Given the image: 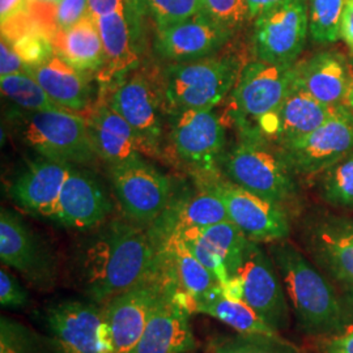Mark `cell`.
I'll return each instance as SVG.
<instances>
[{"instance_id":"obj_1","label":"cell","mask_w":353,"mask_h":353,"mask_svg":"<svg viewBox=\"0 0 353 353\" xmlns=\"http://www.w3.org/2000/svg\"><path fill=\"white\" fill-rule=\"evenodd\" d=\"M161 245L151 230L113 220L85 241L75 261V280L87 299L105 305L144 278Z\"/></svg>"},{"instance_id":"obj_2","label":"cell","mask_w":353,"mask_h":353,"mask_svg":"<svg viewBox=\"0 0 353 353\" xmlns=\"http://www.w3.org/2000/svg\"><path fill=\"white\" fill-rule=\"evenodd\" d=\"M268 254L278 268L290 309L303 334L322 339L352 326V312L303 252L288 241L272 242Z\"/></svg>"},{"instance_id":"obj_3","label":"cell","mask_w":353,"mask_h":353,"mask_svg":"<svg viewBox=\"0 0 353 353\" xmlns=\"http://www.w3.org/2000/svg\"><path fill=\"white\" fill-rule=\"evenodd\" d=\"M181 290L176 262L163 243L151 271L130 290L102 305V353H132L166 294Z\"/></svg>"},{"instance_id":"obj_4","label":"cell","mask_w":353,"mask_h":353,"mask_svg":"<svg viewBox=\"0 0 353 353\" xmlns=\"http://www.w3.org/2000/svg\"><path fill=\"white\" fill-rule=\"evenodd\" d=\"M294 64L255 61L241 70L232 94L230 115L242 139L275 143L279 109L294 85Z\"/></svg>"},{"instance_id":"obj_5","label":"cell","mask_w":353,"mask_h":353,"mask_svg":"<svg viewBox=\"0 0 353 353\" xmlns=\"http://www.w3.org/2000/svg\"><path fill=\"white\" fill-rule=\"evenodd\" d=\"M14 131L20 140L42 157L72 165L88 164L97 151L88 122L67 109L13 113Z\"/></svg>"},{"instance_id":"obj_6","label":"cell","mask_w":353,"mask_h":353,"mask_svg":"<svg viewBox=\"0 0 353 353\" xmlns=\"http://www.w3.org/2000/svg\"><path fill=\"white\" fill-rule=\"evenodd\" d=\"M240 74L239 59L233 55L174 64L166 75V101L174 112L212 110L234 88Z\"/></svg>"},{"instance_id":"obj_7","label":"cell","mask_w":353,"mask_h":353,"mask_svg":"<svg viewBox=\"0 0 353 353\" xmlns=\"http://www.w3.org/2000/svg\"><path fill=\"white\" fill-rule=\"evenodd\" d=\"M223 163L230 182L267 201L285 208L297 196L294 174L280 150L265 140L241 139Z\"/></svg>"},{"instance_id":"obj_8","label":"cell","mask_w":353,"mask_h":353,"mask_svg":"<svg viewBox=\"0 0 353 353\" xmlns=\"http://www.w3.org/2000/svg\"><path fill=\"white\" fill-rule=\"evenodd\" d=\"M294 176H313L325 173L353 151V114L345 105L314 131L279 145Z\"/></svg>"},{"instance_id":"obj_9","label":"cell","mask_w":353,"mask_h":353,"mask_svg":"<svg viewBox=\"0 0 353 353\" xmlns=\"http://www.w3.org/2000/svg\"><path fill=\"white\" fill-rule=\"evenodd\" d=\"M309 34L306 0H284L255 17L252 43L258 61L292 65Z\"/></svg>"},{"instance_id":"obj_10","label":"cell","mask_w":353,"mask_h":353,"mask_svg":"<svg viewBox=\"0 0 353 353\" xmlns=\"http://www.w3.org/2000/svg\"><path fill=\"white\" fill-rule=\"evenodd\" d=\"M114 191L127 217L138 225H152L170 204L172 183L141 156L110 166Z\"/></svg>"},{"instance_id":"obj_11","label":"cell","mask_w":353,"mask_h":353,"mask_svg":"<svg viewBox=\"0 0 353 353\" xmlns=\"http://www.w3.org/2000/svg\"><path fill=\"white\" fill-rule=\"evenodd\" d=\"M303 246L313 263L341 285L353 290V219L319 212L305 221Z\"/></svg>"},{"instance_id":"obj_12","label":"cell","mask_w":353,"mask_h":353,"mask_svg":"<svg viewBox=\"0 0 353 353\" xmlns=\"http://www.w3.org/2000/svg\"><path fill=\"white\" fill-rule=\"evenodd\" d=\"M172 143L178 157L205 182L217 179L216 173L224 160L225 130L212 110H181L172 119Z\"/></svg>"},{"instance_id":"obj_13","label":"cell","mask_w":353,"mask_h":353,"mask_svg":"<svg viewBox=\"0 0 353 353\" xmlns=\"http://www.w3.org/2000/svg\"><path fill=\"white\" fill-rule=\"evenodd\" d=\"M237 274L243 283V301L278 332L290 327V305L278 268L258 242L249 241Z\"/></svg>"},{"instance_id":"obj_14","label":"cell","mask_w":353,"mask_h":353,"mask_svg":"<svg viewBox=\"0 0 353 353\" xmlns=\"http://www.w3.org/2000/svg\"><path fill=\"white\" fill-rule=\"evenodd\" d=\"M0 259L37 290H50L57 281L50 252L19 214L6 208L0 211Z\"/></svg>"},{"instance_id":"obj_15","label":"cell","mask_w":353,"mask_h":353,"mask_svg":"<svg viewBox=\"0 0 353 353\" xmlns=\"http://www.w3.org/2000/svg\"><path fill=\"white\" fill-rule=\"evenodd\" d=\"M214 185L225 203L229 220L240 228L248 240L272 243L290 236V217L284 207L230 181L217 179Z\"/></svg>"},{"instance_id":"obj_16","label":"cell","mask_w":353,"mask_h":353,"mask_svg":"<svg viewBox=\"0 0 353 353\" xmlns=\"http://www.w3.org/2000/svg\"><path fill=\"white\" fill-rule=\"evenodd\" d=\"M102 307L97 303L63 301L45 310L51 353H102Z\"/></svg>"},{"instance_id":"obj_17","label":"cell","mask_w":353,"mask_h":353,"mask_svg":"<svg viewBox=\"0 0 353 353\" xmlns=\"http://www.w3.org/2000/svg\"><path fill=\"white\" fill-rule=\"evenodd\" d=\"M233 34V30L198 12L178 24L157 30L154 46L166 61L185 63L214 55Z\"/></svg>"},{"instance_id":"obj_18","label":"cell","mask_w":353,"mask_h":353,"mask_svg":"<svg viewBox=\"0 0 353 353\" xmlns=\"http://www.w3.org/2000/svg\"><path fill=\"white\" fill-rule=\"evenodd\" d=\"M112 212V203L94 176L71 168L51 220L67 228L90 229Z\"/></svg>"},{"instance_id":"obj_19","label":"cell","mask_w":353,"mask_h":353,"mask_svg":"<svg viewBox=\"0 0 353 353\" xmlns=\"http://www.w3.org/2000/svg\"><path fill=\"white\" fill-rule=\"evenodd\" d=\"M141 17L137 3L96 17L105 50V77L125 75L139 62Z\"/></svg>"},{"instance_id":"obj_20","label":"cell","mask_w":353,"mask_h":353,"mask_svg":"<svg viewBox=\"0 0 353 353\" xmlns=\"http://www.w3.org/2000/svg\"><path fill=\"white\" fill-rule=\"evenodd\" d=\"M72 166L46 157L29 165L11 186L13 201L26 212L51 220Z\"/></svg>"},{"instance_id":"obj_21","label":"cell","mask_w":353,"mask_h":353,"mask_svg":"<svg viewBox=\"0 0 353 353\" xmlns=\"http://www.w3.org/2000/svg\"><path fill=\"white\" fill-rule=\"evenodd\" d=\"M352 83V67L338 51H318L294 64V87L325 105H341Z\"/></svg>"},{"instance_id":"obj_22","label":"cell","mask_w":353,"mask_h":353,"mask_svg":"<svg viewBox=\"0 0 353 353\" xmlns=\"http://www.w3.org/2000/svg\"><path fill=\"white\" fill-rule=\"evenodd\" d=\"M110 106L137 131L144 152H157L163 131L159 99L145 76L137 74L125 80L114 92Z\"/></svg>"},{"instance_id":"obj_23","label":"cell","mask_w":353,"mask_h":353,"mask_svg":"<svg viewBox=\"0 0 353 353\" xmlns=\"http://www.w3.org/2000/svg\"><path fill=\"white\" fill-rule=\"evenodd\" d=\"M176 292L166 294L157 305L132 353H186L195 348L190 313L176 303Z\"/></svg>"},{"instance_id":"obj_24","label":"cell","mask_w":353,"mask_h":353,"mask_svg":"<svg viewBox=\"0 0 353 353\" xmlns=\"http://www.w3.org/2000/svg\"><path fill=\"white\" fill-rule=\"evenodd\" d=\"M217 179L204 183L194 196L178 203L173 210L168 207L160 219L152 224L151 232L160 245L176 230L210 227L229 220L225 203L214 185Z\"/></svg>"},{"instance_id":"obj_25","label":"cell","mask_w":353,"mask_h":353,"mask_svg":"<svg viewBox=\"0 0 353 353\" xmlns=\"http://www.w3.org/2000/svg\"><path fill=\"white\" fill-rule=\"evenodd\" d=\"M88 125L97 154L110 166L138 159L144 152L137 131L112 106L100 108Z\"/></svg>"},{"instance_id":"obj_26","label":"cell","mask_w":353,"mask_h":353,"mask_svg":"<svg viewBox=\"0 0 353 353\" xmlns=\"http://www.w3.org/2000/svg\"><path fill=\"white\" fill-rule=\"evenodd\" d=\"M26 72L37 80L51 100L61 108L71 112L87 108L90 87L85 72L65 62L57 52L43 63L28 65Z\"/></svg>"},{"instance_id":"obj_27","label":"cell","mask_w":353,"mask_h":353,"mask_svg":"<svg viewBox=\"0 0 353 353\" xmlns=\"http://www.w3.org/2000/svg\"><path fill=\"white\" fill-rule=\"evenodd\" d=\"M55 52L79 71L92 72L105 65V50L96 17L89 12L65 32L52 37Z\"/></svg>"},{"instance_id":"obj_28","label":"cell","mask_w":353,"mask_h":353,"mask_svg":"<svg viewBox=\"0 0 353 353\" xmlns=\"http://www.w3.org/2000/svg\"><path fill=\"white\" fill-rule=\"evenodd\" d=\"M336 108L338 105H325L303 89L293 85L279 109V130L275 143L281 145L314 131L335 113Z\"/></svg>"},{"instance_id":"obj_29","label":"cell","mask_w":353,"mask_h":353,"mask_svg":"<svg viewBox=\"0 0 353 353\" xmlns=\"http://www.w3.org/2000/svg\"><path fill=\"white\" fill-rule=\"evenodd\" d=\"M163 243L173 254L181 290L191 296L196 305L211 301L221 294L219 280L190 252L182 241L176 236H170Z\"/></svg>"},{"instance_id":"obj_30","label":"cell","mask_w":353,"mask_h":353,"mask_svg":"<svg viewBox=\"0 0 353 353\" xmlns=\"http://www.w3.org/2000/svg\"><path fill=\"white\" fill-rule=\"evenodd\" d=\"M195 312L212 316L239 334L280 336L278 331L268 326L249 303L243 300H230L223 293L211 301L198 303Z\"/></svg>"},{"instance_id":"obj_31","label":"cell","mask_w":353,"mask_h":353,"mask_svg":"<svg viewBox=\"0 0 353 353\" xmlns=\"http://www.w3.org/2000/svg\"><path fill=\"white\" fill-rule=\"evenodd\" d=\"M203 240L217 252L227 265L229 275H236L243 259V252L249 243L240 228L230 220L205 228H196Z\"/></svg>"},{"instance_id":"obj_32","label":"cell","mask_w":353,"mask_h":353,"mask_svg":"<svg viewBox=\"0 0 353 353\" xmlns=\"http://www.w3.org/2000/svg\"><path fill=\"white\" fill-rule=\"evenodd\" d=\"M0 88L4 97L24 112L63 109L51 100L37 80L26 71L0 77Z\"/></svg>"},{"instance_id":"obj_33","label":"cell","mask_w":353,"mask_h":353,"mask_svg":"<svg viewBox=\"0 0 353 353\" xmlns=\"http://www.w3.org/2000/svg\"><path fill=\"white\" fill-rule=\"evenodd\" d=\"M347 0H306L309 34L316 43L341 39V17Z\"/></svg>"},{"instance_id":"obj_34","label":"cell","mask_w":353,"mask_h":353,"mask_svg":"<svg viewBox=\"0 0 353 353\" xmlns=\"http://www.w3.org/2000/svg\"><path fill=\"white\" fill-rule=\"evenodd\" d=\"M319 188L330 205L353 210V151L322 173Z\"/></svg>"},{"instance_id":"obj_35","label":"cell","mask_w":353,"mask_h":353,"mask_svg":"<svg viewBox=\"0 0 353 353\" xmlns=\"http://www.w3.org/2000/svg\"><path fill=\"white\" fill-rule=\"evenodd\" d=\"M211 350L212 353H300L281 336L243 334L214 339Z\"/></svg>"},{"instance_id":"obj_36","label":"cell","mask_w":353,"mask_h":353,"mask_svg":"<svg viewBox=\"0 0 353 353\" xmlns=\"http://www.w3.org/2000/svg\"><path fill=\"white\" fill-rule=\"evenodd\" d=\"M140 12L151 17L156 30L178 24L201 12V0H137Z\"/></svg>"},{"instance_id":"obj_37","label":"cell","mask_w":353,"mask_h":353,"mask_svg":"<svg viewBox=\"0 0 353 353\" xmlns=\"http://www.w3.org/2000/svg\"><path fill=\"white\" fill-rule=\"evenodd\" d=\"M170 236H176V239L183 242V245L189 249L190 252L202 263L207 270H210L219 280L220 285L225 284L230 275L228 272L227 265L223 258L214 252V249L203 240L196 228H188L182 230H176ZM169 236V237H170ZM165 241V240H164ZM163 243V242H161Z\"/></svg>"},{"instance_id":"obj_38","label":"cell","mask_w":353,"mask_h":353,"mask_svg":"<svg viewBox=\"0 0 353 353\" xmlns=\"http://www.w3.org/2000/svg\"><path fill=\"white\" fill-rule=\"evenodd\" d=\"M43 341L24 325L1 316L0 353H45Z\"/></svg>"},{"instance_id":"obj_39","label":"cell","mask_w":353,"mask_h":353,"mask_svg":"<svg viewBox=\"0 0 353 353\" xmlns=\"http://www.w3.org/2000/svg\"><path fill=\"white\" fill-rule=\"evenodd\" d=\"M201 12L234 33L250 19L246 0H201Z\"/></svg>"},{"instance_id":"obj_40","label":"cell","mask_w":353,"mask_h":353,"mask_svg":"<svg viewBox=\"0 0 353 353\" xmlns=\"http://www.w3.org/2000/svg\"><path fill=\"white\" fill-rule=\"evenodd\" d=\"M10 42L26 65L43 63L55 54L52 38L41 29L28 30Z\"/></svg>"},{"instance_id":"obj_41","label":"cell","mask_w":353,"mask_h":353,"mask_svg":"<svg viewBox=\"0 0 353 353\" xmlns=\"http://www.w3.org/2000/svg\"><path fill=\"white\" fill-rule=\"evenodd\" d=\"M89 13V0H59L54 10V21L58 32L76 26Z\"/></svg>"},{"instance_id":"obj_42","label":"cell","mask_w":353,"mask_h":353,"mask_svg":"<svg viewBox=\"0 0 353 353\" xmlns=\"http://www.w3.org/2000/svg\"><path fill=\"white\" fill-rule=\"evenodd\" d=\"M0 303L3 307L20 309L29 303V294L7 270L0 271Z\"/></svg>"},{"instance_id":"obj_43","label":"cell","mask_w":353,"mask_h":353,"mask_svg":"<svg viewBox=\"0 0 353 353\" xmlns=\"http://www.w3.org/2000/svg\"><path fill=\"white\" fill-rule=\"evenodd\" d=\"M26 62L14 50L12 43L7 38L1 37L0 42V77L26 72Z\"/></svg>"},{"instance_id":"obj_44","label":"cell","mask_w":353,"mask_h":353,"mask_svg":"<svg viewBox=\"0 0 353 353\" xmlns=\"http://www.w3.org/2000/svg\"><path fill=\"white\" fill-rule=\"evenodd\" d=\"M321 353H353V326L344 332L318 339Z\"/></svg>"},{"instance_id":"obj_45","label":"cell","mask_w":353,"mask_h":353,"mask_svg":"<svg viewBox=\"0 0 353 353\" xmlns=\"http://www.w3.org/2000/svg\"><path fill=\"white\" fill-rule=\"evenodd\" d=\"M28 12V0H0V20L1 26Z\"/></svg>"},{"instance_id":"obj_46","label":"cell","mask_w":353,"mask_h":353,"mask_svg":"<svg viewBox=\"0 0 353 353\" xmlns=\"http://www.w3.org/2000/svg\"><path fill=\"white\" fill-rule=\"evenodd\" d=\"M131 3H137V0H89V12L94 17H101L125 8Z\"/></svg>"},{"instance_id":"obj_47","label":"cell","mask_w":353,"mask_h":353,"mask_svg":"<svg viewBox=\"0 0 353 353\" xmlns=\"http://www.w3.org/2000/svg\"><path fill=\"white\" fill-rule=\"evenodd\" d=\"M341 38L353 52V0H347L341 17Z\"/></svg>"},{"instance_id":"obj_48","label":"cell","mask_w":353,"mask_h":353,"mask_svg":"<svg viewBox=\"0 0 353 353\" xmlns=\"http://www.w3.org/2000/svg\"><path fill=\"white\" fill-rule=\"evenodd\" d=\"M221 293L230 300H243V283L239 274L232 275L227 283L221 285Z\"/></svg>"},{"instance_id":"obj_49","label":"cell","mask_w":353,"mask_h":353,"mask_svg":"<svg viewBox=\"0 0 353 353\" xmlns=\"http://www.w3.org/2000/svg\"><path fill=\"white\" fill-rule=\"evenodd\" d=\"M281 1H284V0H246L248 7H249L250 19H255L261 13L278 6L279 3H281Z\"/></svg>"},{"instance_id":"obj_50","label":"cell","mask_w":353,"mask_h":353,"mask_svg":"<svg viewBox=\"0 0 353 353\" xmlns=\"http://www.w3.org/2000/svg\"><path fill=\"white\" fill-rule=\"evenodd\" d=\"M59 0H28V6H50L55 7Z\"/></svg>"},{"instance_id":"obj_51","label":"cell","mask_w":353,"mask_h":353,"mask_svg":"<svg viewBox=\"0 0 353 353\" xmlns=\"http://www.w3.org/2000/svg\"><path fill=\"white\" fill-rule=\"evenodd\" d=\"M343 300L347 303V306L350 307V310L353 314V290H343Z\"/></svg>"},{"instance_id":"obj_52","label":"cell","mask_w":353,"mask_h":353,"mask_svg":"<svg viewBox=\"0 0 353 353\" xmlns=\"http://www.w3.org/2000/svg\"><path fill=\"white\" fill-rule=\"evenodd\" d=\"M343 105H345L348 108V110L353 114V83L351 88H350L348 94H347V97H345V100L343 102Z\"/></svg>"},{"instance_id":"obj_53","label":"cell","mask_w":353,"mask_h":353,"mask_svg":"<svg viewBox=\"0 0 353 353\" xmlns=\"http://www.w3.org/2000/svg\"><path fill=\"white\" fill-rule=\"evenodd\" d=\"M351 67H352V71H353V58H352V61H351Z\"/></svg>"}]
</instances>
